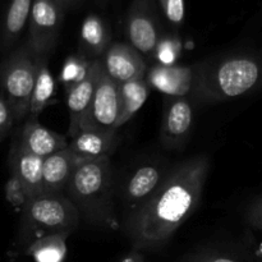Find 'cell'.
<instances>
[{"instance_id":"cell-23","label":"cell","mask_w":262,"mask_h":262,"mask_svg":"<svg viewBox=\"0 0 262 262\" xmlns=\"http://www.w3.org/2000/svg\"><path fill=\"white\" fill-rule=\"evenodd\" d=\"M90 63L91 61L86 60L83 56L72 55L67 58L66 63L63 66V71L60 74V81L63 83L66 91L76 86L77 83L82 81L84 77L89 74Z\"/></svg>"},{"instance_id":"cell-22","label":"cell","mask_w":262,"mask_h":262,"mask_svg":"<svg viewBox=\"0 0 262 262\" xmlns=\"http://www.w3.org/2000/svg\"><path fill=\"white\" fill-rule=\"evenodd\" d=\"M54 94V79L48 66V58L37 59V68H36L35 84H33L32 95L28 107V118H36L43 112L46 106L50 104V100Z\"/></svg>"},{"instance_id":"cell-9","label":"cell","mask_w":262,"mask_h":262,"mask_svg":"<svg viewBox=\"0 0 262 262\" xmlns=\"http://www.w3.org/2000/svg\"><path fill=\"white\" fill-rule=\"evenodd\" d=\"M145 79L150 89L156 90L166 97H189L196 90L199 79V63L194 66H155L147 68Z\"/></svg>"},{"instance_id":"cell-26","label":"cell","mask_w":262,"mask_h":262,"mask_svg":"<svg viewBox=\"0 0 262 262\" xmlns=\"http://www.w3.org/2000/svg\"><path fill=\"white\" fill-rule=\"evenodd\" d=\"M164 17L176 27L183 25L186 17V5L184 0H156Z\"/></svg>"},{"instance_id":"cell-29","label":"cell","mask_w":262,"mask_h":262,"mask_svg":"<svg viewBox=\"0 0 262 262\" xmlns=\"http://www.w3.org/2000/svg\"><path fill=\"white\" fill-rule=\"evenodd\" d=\"M248 219L253 227L262 230V197L252 205L248 212Z\"/></svg>"},{"instance_id":"cell-24","label":"cell","mask_w":262,"mask_h":262,"mask_svg":"<svg viewBox=\"0 0 262 262\" xmlns=\"http://www.w3.org/2000/svg\"><path fill=\"white\" fill-rule=\"evenodd\" d=\"M182 45L178 38L176 37H161L154 51L152 56L158 59V64L163 66H173L176 64L177 59L181 55Z\"/></svg>"},{"instance_id":"cell-31","label":"cell","mask_w":262,"mask_h":262,"mask_svg":"<svg viewBox=\"0 0 262 262\" xmlns=\"http://www.w3.org/2000/svg\"><path fill=\"white\" fill-rule=\"evenodd\" d=\"M54 2H55L56 4L64 10V12H67L68 9H72V8L77 7L82 0H54Z\"/></svg>"},{"instance_id":"cell-11","label":"cell","mask_w":262,"mask_h":262,"mask_svg":"<svg viewBox=\"0 0 262 262\" xmlns=\"http://www.w3.org/2000/svg\"><path fill=\"white\" fill-rule=\"evenodd\" d=\"M104 71L117 83L143 78L147 72V63L141 53L125 42H114L101 58Z\"/></svg>"},{"instance_id":"cell-17","label":"cell","mask_w":262,"mask_h":262,"mask_svg":"<svg viewBox=\"0 0 262 262\" xmlns=\"http://www.w3.org/2000/svg\"><path fill=\"white\" fill-rule=\"evenodd\" d=\"M42 161L43 159L20 150L17 140L13 141L9 152L10 173L22 182L30 199L43 193Z\"/></svg>"},{"instance_id":"cell-7","label":"cell","mask_w":262,"mask_h":262,"mask_svg":"<svg viewBox=\"0 0 262 262\" xmlns=\"http://www.w3.org/2000/svg\"><path fill=\"white\" fill-rule=\"evenodd\" d=\"M95 84L91 109L82 129L97 128L105 130H118L119 119V83L110 78L104 71L101 59L92 61ZM81 129V130H82Z\"/></svg>"},{"instance_id":"cell-28","label":"cell","mask_w":262,"mask_h":262,"mask_svg":"<svg viewBox=\"0 0 262 262\" xmlns=\"http://www.w3.org/2000/svg\"><path fill=\"white\" fill-rule=\"evenodd\" d=\"M184 262H238L229 256L222 255L216 252H207V251H201V252L192 253L184 258Z\"/></svg>"},{"instance_id":"cell-2","label":"cell","mask_w":262,"mask_h":262,"mask_svg":"<svg viewBox=\"0 0 262 262\" xmlns=\"http://www.w3.org/2000/svg\"><path fill=\"white\" fill-rule=\"evenodd\" d=\"M262 90V53L243 51L199 63L192 101L217 104Z\"/></svg>"},{"instance_id":"cell-21","label":"cell","mask_w":262,"mask_h":262,"mask_svg":"<svg viewBox=\"0 0 262 262\" xmlns=\"http://www.w3.org/2000/svg\"><path fill=\"white\" fill-rule=\"evenodd\" d=\"M69 233H59L33 241L23 253L35 262H64L68 253L67 241Z\"/></svg>"},{"instance_id":"cell-25","label":"cell","mask_w":262,"mask_h":262,"mask_svg":"<svg viewBox=\"0 0 262 262\" xmlns=\"http://www.w3.org/2000/svg\"><path fill=\"white\" fill-rule=\"evenodd\" d=\"M4 193L7 201L9 202L13 207L19 210H22L23 207H25V205L27 204L28 200H30L22 182L12 173H10L9 179H8L7 183H5L4 186Z\"/></svg>"},{"instance_id":"cell-18","label":"cell","mask_w":262,"mask_h":262,"mask_svg":"<svg viewBox=\"0 0 262 262\" xmlns=\"http://www.w3.org/2000/svg\"><path fill=\"white\" fill-rule=\"evenodd\" d=\"M95 76L92 61L90 63L89 74L79 83L69 89L67 92V107L69 113V137L76 136L83 128L89 117L94 96Z\"/></svg>"},{"instance_id":"cell-30","label":"cell","mask_w":262,"mask_h":262,"mask_svg":"<svg viewBox=\"0 0 262 262\" xmlns=\"http://www.w3.org/2000/svg\"><path fill=\"white\" fill-rule=\"evenodd\" d=\"M120 262H145V256L142 255V252L140 250L133 248Z\"/></svg>"},{"instance_id":"cell-12","label":"cell","mask_w":262,"mask_h":262,"mask_svg":"<svg viewBox=\"0 0 262 262\" xmlns=\"http://www.w3.org/2000/svg\"><path fill=\"white\" fill-rule=\"evenodd\" d=\"M169 169L160 163H147L138 166L124 186V202L127 216L137 211L156 192Z\"/></svg>"},{"instance_id":"cell-3","label":"cell","mask_w":262,"mask_h":262,"mask_svg":"<svg viewBox=\"0 0 262 262\" xmlns=\"http://www.w3.org/2000/svg\"><path fill=\"white\" fill-rule=\"evenodd\" d=\"M81 219L100 227H117L114 179L110 158L81 160L64 191Z\"/></svg>"},{"instance_id":"cell-27","label":"cell","mask_w":262,"mask_h":262,"mask_svg":"<svg viewBox=\"0 0 262 262\" xmlns=\"http://www.w3.org/2000/svg\"><path fill=\"white\" fill-rule=\"evenodd\" d=\"M14 124V117L7 100L0 94V141L7 137Z\"/></svg>"},{"instance_id":"cell-8","label":"cell","mask_w":262,"mask_h":262,"mask_svg":"<svg viewBox=\"0 0 262 262\" xmlns=\"http://www.w3.org/2000/svg\"><path fill=\"white\" fill-rule=\"evenodd\" d=\"M125 35L143 56H152L161 40L159 8L156 0H132L125 15Z\"/></svg>"},{"instance_id":"cell-15","label":"cell","mask_w":262,"mask_h":262,"mask_svg":"<svg viewBox=\"0 0 262 262\" xmlns=\"http://www.w3.org/2000/svg\"><path fill=\"white\" fill-rule=\"evenodd\" d=\"M81 159L77 158L68 147L51 154L42 161L43 193L64 194L66 187L78 165Z\"/></svg>"},{"instance_id":"cell-16","label":"cell","mask_w":262,"mask_h":262,"mask_svg":"<svg viewBox=\"0 0 262 262\" xmlns=\"http://www.w3.org/2000/svg\"><path fill=\"white\" fill-rule=\"evenodd\" d=\"M110 45L112 31L106 20L97 14L87 15L79 30V55L89 61L97 60L102 58Z\"/></svg>"},{"instance_id":"cell-4","label":"cell","mask_w":262,"mask_h":262,"mask_svg":"<svg viewBox=\"0 0 262 262\" xmlns=\"http://www.w3.org/2000/svg\"><path fill=\"white\" fill-rule=\"evenodd\" d=\"M79 222V212L64 194L42 193L31 197L22 209L15 242L17 252H25L33 241L45 235L72 234Z\"/></svg>"},{"instance_id":"cell-20","label":"cell","mask_w":262,"mask_h":262,"mask_svg":"<svg viewBox=\"0 0 262 262\" xmlns=\"http://www.w3.org/2000/svg\"><path fill=\"white\" fill-rule=\"evenodd\" d=\"M148 94H150V87L145 77L119 83L120 109L118 129L124 125L128 120L132 119L136 113L145 105Z\"/></svg>"},{"instance_id":"cell-19","label":"cell","mask_w":262,"mask_h":262,"mask_svg":"<svg viewBox=\"0 0 262 262\" xmlns=\"http://www.w3.org/2000/svg\"><path fill=\"white\" fill-rule=\"evenodd\" d=\"M33 0H9L2 25L0 45L7 50L15 43L30 18Z\"/></svg>"},{"instance_id":"cell-1","label":"cell","mask_w":262,"mask_h":262,"mask_svg":"<svg viewBox=\"0 0 262 262\" xmlns=\"http://www.w3.org/2000/svg\"><path fill=\"white\" fill-rule=\"evenodd\" d=\"M210 159L197 155L169 169L155 193L127 216L125 233L136 250L165 246L200 205L210 171Z\"/></svg>"},{"instance_id":"cell-14","label":"cell","mask_w":262,"mask_h":262,"mask_svg":"<svg viewBox=\"0 0 262 262\" xmlns=\"http://www.w3.org/2000/svg\"><path fill=\"white\" fill-rule=\"evenodd\" d=\"M118 130L82 129L68 141V148L81 160L110 158L119 145Z\"/></svg>"},{"instance_id":"cell-5","label":"cell","mask_w":262,"mask_h":262,"mask_svg":"<svg viewBox=\"0 0 262 262\" xmlns=\"http://www.w3.org/2000/svg\"><path fill=\"white\" fill-rule=\"evenodd\" d=\"M37 59L38 56L25 43L13 51L0 67L2 95L12 109L14 123L23 120L28 114Z\"/></svg>"},{"instance_id":"cell-13","label":"cell","mask_w":262,"mask_h":262,"mask_svg":"<svg viewBox=\"0 0 262 262\" xmlns=\"http://www.w3.org/2000/svg\"><path fill=\"white\" fill-rule=\"evenodd\" d=\"M19 148L37 158L45 159L51 154L68 147V140L41 124L36 118H28L17 138Z\"/></svg>"},{"instance_id":"cell-6","label":"cell","mask_w":262,"mask_h":262,"mask_svg":"<svg viewBox=\"0 0 262 262\" xmlns=\"http://www.w3.org/2000/svg\"><path fill=\"white\" fill-rule=\"evenodd\" d=\"M64 12L54 0H33L28 18L27 45L38 58H49L58 43Z\"/></svg>"},{"instance_id":"cell-32","label":"cell","mask_w":262,"mask_h":262,"mask_svg":"<svg viewBox=\"0 0 262 262\" xmlns=\"http://www.w3.org/2000/svg\"><path fill=\"white\" fill-rule=\"evenodd\" d=\"M95 2H96L99 5H101V7H104V5L107 3V0H95Z\"/></svg>"},{"instance_id":"cell-10","label":"cell","mask_w":262,"mask_h":262,"mask_svg":"<svg viewBox=\"0 0 262 262\" xmlns=\"http://www.w3.org/2000/svg\"><path fill=\"white\" fill-rule=\"evenodd\" d=\"M193 127V104L189 97H168L160 128L161 145L168 150L184 147Z\"/></svg>"}]
</instances>
